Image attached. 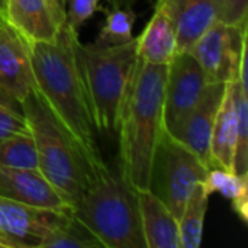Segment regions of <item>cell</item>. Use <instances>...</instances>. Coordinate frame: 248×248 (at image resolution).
Instances as JSON below:
<instances>
[{"label":"cell","instance_id":"cell-1","mask_svg":"<svg viewBox=\"0 0 248 248\" xmlns=\"http://www.w3.org/2000/svg\"><path fill=\"white\" fill-rule=\"evenodd\" d=\"M77 41L78 32L64 23L54 42H29L35 90L90 161L105 169L76 55Z\"/></svg>","mask_w":248,"mask_h":248},{"label":"cell","instance_id":"cell-2","mask_svg":"<svg viewBox=\"0 0 248 248\" xmlns=\"http://www.w3.org/2000/svg\"><path fill=\"white\" fill-rule=\"evenodd\" d=\"M169 65L138 58L122 106L119 137V174L137 190H148L151 161L164 131L163 108Z\"/></svg>","mask_w":248,"mask_h":248},{"label":"cell","instance_id":"cell-3","mask_svg":"<svg viewBox=\"0 0 248 248\" xmlns=\"http://www.w3.org/2000/svg\"><path fill=\"white\" fill-rule=\"evenodd\" d=\"M20 109L36 147L39 171L73 205L108 167L99 169L90 161L35 89L22 102Z\"/></svg>","mask_w":248,"mask_h":248},{"label":"cell","instance_id":"cell-4","mask_svg":"<svg viewBox=\"0 0 248 248\" xmlns=\"http://www.w3.org/2000/svg\"><path fill=\"white\" fill-rule=\"evenodd\" d=\"M71 215L105 248H145L138 192L109 167L73 203Z\"/></svg>","mask_w":248,"mask_h":248},{"label":"cell","instance_id":"cell-5","mask_svg":"<svg viewBox=\"0 0 248 248\" xmlns=\"http://www.w3.org/2000/svg\"><path fill=\"white\" fill-rule=\"evenodd\" d=\"M76 55L96 132L115 137L138 61L137 38L128 44L106 48L77 41Z\"/></svg>","mask_w":248,"mask_h":248},{"label":"cell","instance_id":"cell-6","mask_svg":"<svg viewBox=\"0 0 248 248\" xmlns=\"http://www.w3.org/2000/svg\"><path fill=\"white\" fill-rule=\"evenodd\" d=\"M206 173V166L196 154L164 129L151 161L148 190L160 198L179 219Z\"/></svg>","mask_w":248,"mask_h":248},{"label":"cell","instance_id":"cell-7","mask_svg":"<svg viewBox=\"0 0 248 248\" xmlns=\"http://www.w3.org/2000/svg\"><path fill=\"white\" fill-rule=\"evenodd\" d=\"M209 83H234L247 73V25L217 22L187 51Z\"/></svg>","mask_w":248,"mask_h":248},{"label":"cell","instance_id":"cell-8","mask_svg":"<svg viewBox=\"0 0 248 248\" xmlns=\"http://www.w3.org/2000/svg\"><path fill=\"white\" fill-rule=\"evenodd\" d=\"M71 218V211L33 208L0 196V241L7 248H42Z\"/></svg>","mask_w":248,"mask_h":248},{"label":"cell","instance_id":"cell-9","mask_svg":"<svg viewBox=\"0 0 248 248\" xmlns=\"http://www.w3.org/2000/svg\"><path fill=\"white\" fill-rule=\"evenodd\" d=\"M209 81L189 52H177L167 67L163 124L173 135L202 99Z\"/></svg>","mask_w":248,"mask_h":248},{"label":"cell","instance_id":"cell-10","mask_svg":"<svg viewBox=\"0 0 248 248\" xmlns=\"http://www.w3.org/2000/svg\"><path fill=\"white\" fill-rule=\"evenodd\" d=\"M35 89L29 42L7 20L0 22V99L20 106Z\"/></svg>","mask_w":248,"mask_h":248},{"label":"cell","instance_id":"cell-11","mask_svg":"<svg viewBox=\"0 0 248 248\" xmlns=\"http://www.w3.org/2000/svg\"><path fill=\"white\" fill-rule=\"evenodd\" d=\"M6 20L28 42H54L65 23V4L58 0H6Z\"/></svg>","mask_w":248,"mask_h":248},{"label":"cell","instance_id":"cell-12","mask_svg":"<svg viewBox=\"0 0 248 248\" xmlns=\"http://www.w3.org/2000/svg\"><path fill=\"white\" fill-rule=\"evenodd\" d=\"M227 86L228 84L225 83H209L196 108L187 115V118L173 134L176 140H179L192 153L196 154V157L206 166L208 170L212 169V131Z\"/></svg>","mask_w":248,"mask_h":248},{"label":"cell","instance_id":"cell-13","mask_svg":"<svg viewBox=\"0 0 248 248\" xmlns=\"http://www.w3.org/2000/svg\"><path fill=\"white\" fill-rule=\"evenodd\" d=\"M0 196L42 209L71 211V202L38 169L0 167Z\"/></svg>","mask_w":248,"mask_h":248},{"label":"cell","instance_id":"cell-14","mask_svg":"<svg viewBox=\"0 0 248 248\" xmlns=\"http://www.w3.org/2000/svg\"><path fill=\"white\" fill-rule=\"evenodd\" d=\"M177 54L176 26L166 0H158L153 17L137 38V55L154 65H169Z\"/></svg>","mask_w":248,"mask_h":248},{"label":"cell","instance_id":"cell-15","mask_svg":"<svg viewBox=\"0 0 248 248\" xmlns=\"http://www.w3.org/2000/svg\"><path fill=\"white\" fill-rule=\"evenodd\" d=\"M176 26L177 52L190 46L217 22H219V0H166Z\"/></svg>","mask_w":248,"mask_h":248},{"label":"cell","instance_id":"cell-16","mask_svg":"<svg viewBox=\"0 0 248 248\" xmlns=\"http://www.w3.org/2000/svg\"><path fill=\"white\" fill-rule=\"evenodd\" d=\"M138 208L145 248H182L179 219L151 190L138 192Z\"/></svg>","mask_w":248,"mask_h":248},{"label":"cell","instance_id":"cell-17","mask_svg":"<svg viewBox=\"0 0 248 248\" xmlns=\"http://www.w3.org/2000/svg\"><path fill=\"white\" fill-rule=\"evenodd\" d=\"M238 142V121L234 100V83L227 86L219 106L211 140L212 169L234 171V160Z\"/></svg>","mask_w":248,"mask_h":248},{"label":"cell","instance_id":"cell-18","mask_svg":"<svg viewBox=\"0 0 248 248\" xmlns=\"http://www.w3.org/2000/svg\"><path fill=\"white\" fill-rule=\"evenodd\" d=\"M202 187L208 196L219 193L230 199L234 212L243 222L248 221V174H238L222 169L208 170Z\"/></svg>","mask_w":248,"mask_h":248},{"label":"cell","instance_id":"cell-19","mask_svg":"<svg viewBox=\"0 0 248 248\" xmlns=\"http://www.w3.org/2000/svg\"><path fill=\"white\" fill-rule=\"evenodd\" d=\"M209 196L205 193L202 183L196 186L192 196L185 205L179 218V232L182 248H199L203 237V224L208 211Z\"/></svg>","mask_w":248,"mask_h":248},{"label":"cell","instance_id":"cell-20","mask_svg":"<svg viewBox=\"0 0 248 248\" xmlns=\"http://www.w3.org/2000/svg\"><path fill=\"white\" fill-rule=\"evenodd\" d=\"M137 15L129 6H110L106 12L105 22L93 42L96 46H118L134 41L132 29Z\"/></svg>","mask_w":248,"mask_h":248},{"label":"cell","instance_id":"cell-21","mask_svg":"<svg viewBox=\"0 0 248 248\" xmlns=\"http://www.w3.org/2000/svg\"><path fill=\"white\" fill-rule=\"evenodd\" d=\"M0 167L38 169L36 147L31 134L13 135L0 141Z\"/></svg>","mask_w":248,"mask_h":248},{"label":"cell","instance_id":"cell-22","mask_svg":"<svg viewBox=\"0 0 248 248\" xmlns=\"http://www.w3.org/2000/svg\"><path fill=\"white\" fill-rule=\"evenodd\" d=\"M247 73L241 74L238 81H234V100L238 121V142L234 160V171L248 174V97Z\"/></svg>","mask_w":248,"mask_h":248},{"label":"cell","instance_id":"cell-23","mask_svg":"<svg viewBox=\"0 0 248 248\" xmlns=\"http://www.w3.org/2000/svg\"><path fill=\"white\" fill-rule=\"evenodd\" d=\"M100 243L92 232L83 227L73 215L70 221L51 234L42 244V248H97Z\"/></svg>","mask_w":248,"mask_h":248},{"label":"cell","instance_id":"cell-24","mask_svg":"<svg viewBox=\"0 0 248 248\" xmlns=\"http://www.w3.org/2000/svg\"><path fill=\"white\" fill-rule=\"evenodd\" d=\"M22 134H31V131L20 106L0 99V141Z\"/></svg>","mask_w":248,"mask_h":248},{"label":"cell","instance_id":"cell-25","mask_svg":"<svg viewBox=\"0 0 248 248\" xmlns=\"http://www.w3.org/2000/svg\"><path fill=\"white\" fill-rule=\"evenodd\" d=\"M100 0H65V25L77 31L99 9Z\"/></svg>","mask_w":248,"mask_h":248},{"label":"cell","instance_id":"cell-26","mask_svg":"<svg viewBox=\"0 0 248 248\" xmlns=\"http://www.w3.org/2000/svg\"><path fill=\"white\" fill-rule=\"evenodd\" d=\"M248 0H219V22L228 25H247Z\"/></svg>","mask_w":248,"mask_h":248},{"label":"cell","instance_id":"cell-27","mask_svg":"<svg viewBox=\"0 0 248 248\" xmlns=\"http://www.w3.org/2000/svg\"><path fill=\"white\" fill-rule=\"evenodd\" d=\"M6 20V0H0V22Z\"/></svg>","mask_w":248,"mask_h":248},{"label":"cell","instance_id":"cell-28","mask_svg":"<svg viewBox=\"0 0 248 248\" xmlns=\"http://www.w3.org/2000/svg\"><path fill=\"white\" fill-rule=\"evenodd\" d=\"M109 6H119V4H124L125 0H108Z\"/></svg>","mask_w":248,"mask_h":248}]
</instances>
